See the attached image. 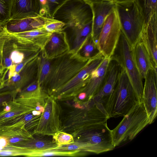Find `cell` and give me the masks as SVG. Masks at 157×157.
<instances>
[{"label": "cell", "instance_id": "obj_42", "mask_svg": "<svg viewBox=\"0 0 157 157\" xmlns=\"http://www.w3.org/2000/svg\"><path fill=\"white\" fill-rule=\"evenodd\" d=\"M114 2H117V1H124V0H113Z\"/></svg>", "mask_w": 157, "mask_h": 157}, {"label": "cell", "instance_id": "obj_32", "mask_svg": "<svg viewBox=\"0 0 157 157\" xmlns=\"http://www.w3.org/2000/svg\"><path fill=\"white\" fill-rule=\"evenodd\" d=\"M64 26L65 24L63 22L55 19L45 25L44 27L47 31L53 33L63 31Z\"/></svg>", "mask_w": 157, "mask_h": 157}, {"label": "cell", "instance_id": "obj_30", "mask_svg": "<svg viewBox=\"0 0 157 157\" xmlns=\"http://www.w3.org/2000/svg\"><path fill=\"white\" fill-rule=\"evenodd\" d=\"M53 138L58 146L67 145L74 141L73 136L71 134L59 131L53 136Z\"/></svg>", "mask_w": 157, "mask_h": 157}, {"label": "cell", "instance_id": "obj_38", "mask_svg": "<svg viewBox=\"0 0 157 157\" xmlns=\"http://www.w3.org/2000/svg\"><path fill=\"white\" fill-rule=\"evenodd\" d=\"M78 98L81 100H85L86 98V95L84 92H81L78 95Z\"/></svg>", "mask_w": 157, "mask_h": 157}, {"label": "cell", "instance_id": "obj_11", "mask_svg": "<svg viewBox=\"0 0 157 157\" xmlns=\"http://www.w3.org/2000/svg\"><path fill=\"white\" fill-rule=\"evenodd\" d=\"M121 70L120 65L111 59L104 84L92 98L96 103L103 106L109 116L114 91Z\"/></svg>", "mask_w": 157, "mask_h": 157}, {"label": "cell", "instance_id": "obj_41", "mask_svg": "<svg viewBox=\"0 0 157 157\" xmlns=\"http://www.w3.org/2000/svg\"><path fill=\"white\" fill-rule=\"evenodd\" d=\"M3 149V147L0 145V151H2Z\"/></svg>", "mask_w": 157, "mask_h": 157}, {"label": "cell", "instance_id": "obj_5", "mask_svg": "<svg viewBox=\"0 0 157 157\" xmlns=\"http://www.w3.org/2000/svg\"><path fill=\"white\" fill-rule=\"evenodd\" d=\"M110 58L116 61L125 71L137 98L140 102H142L143 79L134 61L132 49L122 32L113 53Z\"/></svg>", "mask_w": 157, "mask_h": 157}, {"label": "cell", "instance_id": "obj_18", "mask_svg": "<svg viewBox=\"0 0 157 157\" xmlns=\"http://www.w3.org/2000/svg\"><path fill=\"white\" fill-rule=\"evenodd\" d=\"M55 19L38 16L19 19H10L4 25L7 30L11 33H18L44 27Z\"/></svg>", "mask_w": 157, "mask_h": 157}, {"label": "cell", "instance_id": "obj_35", "mask_svg": "<svg viewBox=\"0 0 157 157\" xmlns=\"http://www.w3.org/2000/svg\"><path fill=\"white\" fill-rule=\"evenodd\" d=\"M19 112H9L5 114L2 116L0 117V118H9L17 114Z\"/></svg>", "mask_w": 157, "mask_h": 157}, {"label": "cell", "instance_id": "obj_10", "mask_svg": "<svg viewBox=\"0 0 157 157\" xmlns=\"http://www.w3.org/2000/svg\"><path fill=\"white\" fill-rule=\"evenodd\" d=\"M56 99L49 96L47 98L38 124L34 133L53 136L62 128L61 110Z\"/></svg>", "mask_w": 157, "mask_h": 157}, {"label": "cell", "instance_id": "obj_9", "mask_svg": "<svg viewBox=\"0 0 157 157\" xmlns=\"http://www.w3.org/2000/svg\"><path fill=\"white\" fill-rule=\"evenodd\" d=\"M104 58L101 52L92 58L84 68L50 96L56 100L65 99L75 96L82 92L90 80L92 72L98 66Z\"/></svg>", "mask_w": 157, "mask_h": 157}, {"label": "cell", "instance_id": "obj_27", "mask_svg": "<svg viewBox=\"0 0 157 157\" xmlns=\"http://www.w3.org/2000/svg\"><path fill=\"white\" fill-rule=\"evenodd\" d=\"M26 148L29 149H52L58 146L55 141L39 138L28 140L25 144Z\"/></svg>", "mask_w": 157, "mask_h": 157}, {"label": "cell", "instance_id": "obj_4", "mask_svg": "<svg viewBox=\"0 0 157 157\" xmlns=\"http://www.w3.org/2000/svg\"><path fill=\"white\" fill-rule=\"evenodd\" d=\"M81 134L75 140L78 150L99 154L115 148L107 122L94 125Z\"/></svg>", "mask_w": 157, "mask_h": 157}, {"label": "cell", "instance_id": "obj_12", "mask_svg": "<svg viewBox=\"0 0 157 157\" xmlns=\"http://www.w3.org/2000/svg\"><path fill=\"white\" fill-rule=\"evenodd\" d=\"M142 102L146 112L149 124L153 123L157 114V73L150 70L144 79Z\"/></svg>", "mask_w": 157, "mask_h": 157}, {"label": "cell", "instance_id": "obj_15", "mask_svg": "<svg viewBox=\"0 0 157 157\" xmlns=\"http://www.w3.org/2000/svg\"><path fill=\"white\" fill-rule=\"evenodd\" d=\"M140 40L148 52L154 69L157 70V13L152 15L145 22L141 33Z\"/></svg>", "mask_w": 157, "mask_h": 157}, {"label": "cell", "instance_id": "obj_8", "mask_svg": "<svg viewBox=\"0 0 157 157\" xmlns=\"http://www.w3.org/2000/svg\"><path fill=\"white\" fill-rule=\"evenodd\" d=\"M118 13L115 6L107 16L97 42V47L105 57L110 58L113 53L121 33Z\"/></svg>", "mask_w": 157, "mask_h": 157}, {"label": "cell", "instance_id": "obj_19", "mask_svg": "<svg viewBox=\"0 0 157 157\" xmlns=\"http://www.w3.org/2000/svg\"><path fill=\"white\" fill-rule=\"evenodd\" d=\"M92 21L84 25L65 28L63 30L66 33L70 50L78 53L87 39L91 35Z\"/></svg>", "mask_w": 157, "mask_h": 157}, {"label": "cell", "instance_id": "obj_14", "mask_svg": "<svg viewBox=\"0 0 157 157\" xmlns=\"http://www.w3.org/2000/svg\"><path fill=\"white\" fill-rule=\"evenodd\" d=\"M86 1L90 6L93 15L91 36L94 40L97 43L105 21L113 10L115 2L113 0Z\"/></svg>", "mask_w": 157, "mask_h": 157}, {"label": "cell", "instance_id": "obj_21", "mask_svg": "<svg viewBox=\"0 0 157 157\" xmlns=\"http://www.w3.org/2000/svg\"><path fill=\"white\" fill-rule=\"evenodd\" d=\"M40 10L39 0H13L10 19L39 16Z\"/></svg>", "mask_w": 157, "mask_h": 157}, {"label": "cell", "instance_id": "obj_24", "mask_svg": "<svg viewBox=\"0 0 157 157\" xmlns=\"http://www.w3.org/2000/svg\"><path fill=\"white\" fill-rule=\"evenodd\" d=\"M68 0H39L40 15L53 18L58 9Z\"/></svg>", "mask_w": 157, "mask_h": 157}, {"label": "cell", "instance_id": "obj_36", "mask_svg": "<svg viewBox=\"0 0 157 157\" xmlns=\"http://www.w3.org/2000/svg\"><path fill=\"white\" fill-rule=\"evenodd\" d=\"M23 139L18 137H13L10 140V142L11 143H15L23 140Z\"/></svg>", "mask_w": 157, "mask_h": 157}, {"label": "cell", "instance_id": "obj_28", "mask_svg": "<svg viewBox=\"0 0 157 157\" xmlns=\"http://www.w3.org/2000/svg\"><path fill=\"white\" fill-rule=\"evenodd\" d=\"M13 3V0H0V26L10 19Z\"/></svg>", "mask_w": 157, "mask_h": 157}, {"label": "cell", "instance_id": "obj_33", "mask_svg": "<svg viewBox=\"0 0 157 157\" xmlns=\"http://www.w3.org/2000/svg\"><path fill=\"white\" fill-rule=\"evenodd\" d=\"M6 72V71H5L3 73L0 72V89L4 87L5 78Z\"/></svg>", "mask_w": 157, "mask_h": 157}, {"label": "cell", "instance_id": "obj_1", "mask_svg": "<svg viewBox=\"0 0 157 157\" xmlns=\"http://www.w3.org/2000/svg\"><path fill=\"white\" fill-rule=\"evenodd\" d=\"M92 58H84L70 50L52 59L49 72L42 88L52 95L84 68Z\"/></svg>", "mask_w": 157, "mask_h": 157}, {"label": "cell", "instance_id": "obj_39", "mask_svg": "<svg viewBox=\"0 0 157 157\" xmlns=\"http://www.w3.org/2000/svg\"><path fill=\"white\" fill-rule=\"evenodd\" d=\"M10 109V108L9 106H6L5 109V110L6 111H9Z\"/></svg>", "mask_w": 157, "mask_h": 157}, {"label": "cell", "instance_id": "obj_20", "mask_svg": "<svg viewBox=\"0 0 157 157\" xmlns=\"http://www.w3.org/2000/svg\"><path fill=\"white\" fill-rule=\"evenodd\" d=\"M70 50L66 33L63 31L53 33L43 50L46 56L52 59Z\"/></svg>", "mask_w": 157, "mask_h": 157}, {"label": "cell", "instance_id": "obj_13", "mask_svg": "<svg viewBox=\"0 0 157 157\" xmlns=\"http://www.w3.org/2000/svg\"><path fill=\"white\" fill-rule=\"evenodd\" d=\"M7 33L8 37L17 44L39 48L42 50L44 49L52 33L47 31L44 27L18 33H10L7 30Z\"/></svg>", "mask_w": 157, "mask_h": 157}, {"label": "cell", "instance_id": "obj_23", "mask_svg": "<svg viewBox=\"0 0 157 157\" xmlns=\"http://www.w3.org/2000/svg\"><path fill=\"white\" fill-rule=\"evenodd\" d=\"M37 61L38 71L36 80L41 86L49 72L52 59L48 58L42 50L38 56Z\"/></svg>", "mask_w": 157, "mask_h": 157}, {"label": "cell", "instance_id": "obj_26", "mask_svg": "<svg viewBox=\"0 0 157 157\" xmlns=\"http://www.w3.org/2000/svg\"><path fill=\"white\" fill-rule=\"evenodd\" d=\"M100 52L96 42L91 35L87 39L78 53L84 58L91 59Z\"/></svg>", "mask_w": 157, "mask_h": 157}, {"label": "cell", "instance_id": "obj_37", "mask_svg": "<svg viewBox=\"0 0 157 157\" xmlns=\"http://www.w3.org/2000/svg\"><path fill=\"white\" fill-rule=\"evenodd\" d=\"M7 141L5 138H1L0 139V145L2 147H4L6 144Z\"/></svg>", "mask_w": 157, "mask_h": 157}, {"label": "cell", "instance_id": "obj_3", "mask_svg": "<svg viewBox=\"0 0 157 157\" xmlns=\"http://www.w3.org/2000/svg\"><path fill=\"white\" fill-rule=\"evenodd\" d=\"M149 124L143 104L142 102H139L123 116L115 128L111 130L115 147L125 142L133 140Z\"/></svg>", "mask_w": 157, "mask_h": 157}, {"label": "cell", "instance_id": "obj_25", "mask_svg": "<svg viewBox=\"0 0 157 157\" xmlns=\"http://www.w3.org/2000/svg\"><path fill=\"white\" fill-rule=\"evenodd\" d=\"M20 92L21 97L23 98L48 97L49 96L36 79L23 88Z\"/></svg>", "mask_w": 157, "mask_h": 157}, {"label": "cell", "instance_id": "obj_29", "mask_svg": "<svg viewBox=\"0 0 157 157\" xmlns=\"http://www.w3.org/2000/svg\"><path fill=\"white\" fill-rule=\"evenodd\" d=\"M142 8L146 22L153 14L157 13V0H139Z\"/></svg>", "mask_w": 157, "mask_h": 157}, {"label": "cell", "instance_id": "obj_31", "mask_svg": "<svg viewBox=\"0 0 157 157\" xmlns=\"http://www.w3.org/2000/svg\"><path fill=\"white\" fill-rule=\"evenodd\" d=\"M7 38L6 29L5 25L0 26V72L2 73L5 70L3 64V53Z\"/></svg>", "mask_w": 157, "mask_h": 157}, {"label": "cell", "instance_id": "obj_22", "mask_svg": "<svg viewBox=\"0 0 157 157\" xmlns=\"http://www.w3.org/2000/svg\"><path fill=\"white\" fill-rule=\"evenodd\" d=\"M132 52L137 70L142 78L144 79L148 71L154 69L148 52L140 40L132 48Z\"/></svg>", "mask_w": 157, "mask_h": 157}, {"label": "cell", "instance_id": "obj_16", "mask_svg": "<svg viewBox=\"0 0 157 157\" xmlns=\"http://www.w3.org/2000/svg\"><path fill=\"white\" fill-rule=\"evenodd\" d=\"M33 59L18 73L6 81L4 86H6L12 90L19 91L36 79L37 71V57Z\"/></svg>", "mask_w": 157, "mask_h": 157}, {"label": "cell", "instance_id": "obj_34", "mask_svg": "<svg viewBox=\"0 0 157 157\" xmlns=\"http://www.w3.org/2000/svg\"><path fill=\"white\" fill-rule=\"evenodd\" d=\"M15 154L14 152L11 151L4 150L0 151V156H1L13 155Z\"/></svg>", "mask_w": 157, "mask_h": 157}, {"label": "cell", "instance_id": "obj_40", "mask_svg": "<svg viewBox=\"0 0 157 157\" xmlns=\"http://www.w3.org/2000/svg\"><path fill=\"white\" fill-rule=\"evenodd\" d=\"M86 1H95V0H84ZM107 0V1H111L113 0Z\"/></svg>", "mask_w": 157, "mask_h": 157}, {"label": "cell", "instance_id": "obj_17", "mask_svg": "<svg viewBox=\"0 0 157 157\" xmlns=\"http://www.w3.org/2000/svg\"><path fill=\"white\" fill-rule=\"evenodd\" d=\"M111 60V58L105 57L100 64L92 72L90 80L82 92L86 95L85 101L92 98L102 87Z\"/></svg>", "mask_w": 157, "mask_h": 157}, {"label": "cell", "instance_id": "obj_2", "mask_svg": "<svg viewBox=\"0 0 157 157\" xmlns=\"http://www.w3.org/2000/svg\"><path fill=\"white\" fill-rule=\"evenodd\" d=\"M115 2L121 31L132 49L140 41L146 22L142 8L139 0H126Z\"/></svg>", "mask_w": 157, "mask_h": 157}, {"label": "cell", "instance_id": "obj_7", "mask_svg": "<svg viewBox=\"0 0 157 157\" xmlns=\"http://www.w3.org/2000/svg\"><path fill=\"white\" fill-rule=\"evenodd\" d=\"M92 10L87 2L68 0L56 11L53 18L63 22L64 28L87 24L92 21Z\"/></svg>", "mask_w": 157, "mask_h": 157}, {"label": "cell", "instance_id": "obj_6", "mask_svg": "<svg viewBox=\"0 0 157 157\" xmlns=\"http://www.w3.org/2000/svg\"><path fill=\"white\" fill-rule=\"evenodd\" d=\"M139 102L127 75L122 68L114 92L110 118L123 117Z\"/></svg>", "mask_w": 157, "mask_h": 157}]
</instances>
